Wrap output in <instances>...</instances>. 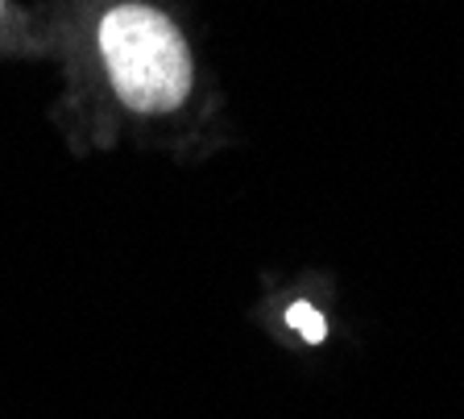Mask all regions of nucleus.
<instances>
[{
  "mask_svg": "<svg viewBox=\"0 0 464 419\" xmlns=\"http://www.w3.org/2000/svg\"><path fill=\"white\" fill-rule=\"evenodd\" d=\"M286 320H290V328H299L311 345H319L324 336H328V324H324V316H319L315 307H307V303H295V307L286 312Z\"/></svg>",
  "mask_w": 464,
  "mask_h": 419,
  "instance_id": "f03ea898",
  "label": "nucleus"
},
{
  "mask_svg": "<svg viewBox=\"0 0 464 419\" xmlns=\"http://www.w3.org/2000/svg\"><path fill=\"white\" fill-rule=\"evenodd\" d=\"M0 21H5V0H0Z\"/></svg>",
  "mask_w": 464,
  "mask_h": 419,
  "instance_id": "7ed1b4c3",
  "label": "nucleus"
},
{
  "mask_svg": "<svg viewBox=\"0 0 464 419\" xmlns=\"http://www.w3.org/2000/svg\"><path fill=\"white\" fill-rule=\"evenodd\" d=\"M96 50L116 100L137 117H162L191 100L195 59L170 13L121 0L100 13Z\"/></svg>",
  "mask_w": 464,
  "mask_h": 419,
  "instance_id": "f257e3e1",
  "label": "nucleus"
}]
</instances>
